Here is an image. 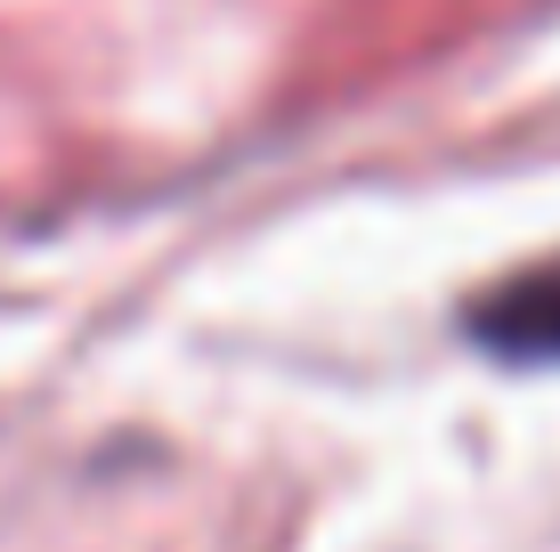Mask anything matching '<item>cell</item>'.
<instances>
[{
	"label": "cell",
	"mask_w": 560,
	"mask_h": 552,
	"mask_svg": "<svg viewBox=\"0 0 560 552\" xmlns=\"http://www.w3.org/2000/svg\"><path fill=\"white\" fill-rule=\"evenodd\" d=\"M463 333L488 357H512V366H552L560 357V260H536L463 309Z\"/></svg>",
	"instance_id": "6da1fadb"
}]
</instances>
